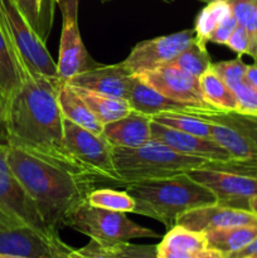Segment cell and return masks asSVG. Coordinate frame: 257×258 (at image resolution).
<instances>
[{"label": "cell", "instance_id": "obj_1", "mask_svg": "<svg viewBox=\"0 0 257 258\" xmlns=\"http://www.w3.org/2000/svg\"><path fill=\"white\" fill-rule=\"evenodd\" d=\"M60 81L25 75L5 102L3 127L7 144L76 175L91 178L66 149L65 117L58 103Z\"/></svg>", "mask_w": 257, "mask_h": 258}, {"label": "cell", "instance_id": "obj_2", "mask_svg": "<svg viewBox=\"0 0 257 258\" xmlns=\"http://www.w3.org/2000/svg\"><path fill=\"white\" fill-rule=\"evenodd\" d=\"M7 160L13 174L35 203L43 221L57 233L67 214L87 201L88 193L93 189L91 179L9 145Z\"/></svg>", "mask_w": 257, "mask_h": 258}, {"label": "cell", "instance_id": "obj_3", "mask_svg": "<svg viewBox=\"0 0 257 258\" xmlns=\"http://www.w3.org/2000/svg\"><path fill=\"white\" fill-rule=\"evenodd\" d=\"M126 191L135 201L134 213L150 217L166 229L176 226L179 217L186 212L218 203L208 188L188 174L126 184Z\"/></svg>", "mask_w": 257, "mask_h": 258}, {"label": "cell", "instance_id": "obj_4", "mask_svg": "<svg viewBox=\"0 0 257 258\" xmlns=\"http://www.w3.org/2000/svg\"><path fill=\"white\" fill-rule=\"evenodd\" d=\"M112 156L122 184L171 178L207 163L204 159L183 155L154 140L134 149L112 146Z\"/></svg>", "mask_w": 257, "mask_h": 258}, {"label": "cell", "instance_id": "obj_5", "mask_svg": "<svg viewBox=\"0 0 257 258\" xmlns=\"http://www.w3.org/2000/svg\"><path fill=\"white\" fill-rule=\"evenodd\" d=\"M0 24L25 75L58 80L57 63L45 47L44 39L35 32L13 0H0Z\"/></svg>", "mask_w": 257, "mask_h": 258}, {"label": "cell", "instance_id": "obj_6", "mask_svg": "<svg viewBox=\"0 0 257 258\" xmlns=\"http://www.w3.org/2000/svg\"><path fill=\"white\" fill-rule=\"evenodd\" d=\"M63 226L103 243L128 242L134 238H158L153 229L139 226L126 213L97 208L85 201L67 214Z\"/></svg>", "mask_w": 257, "mask_h": 258}, {"label": "cell", "instance_id": "obj_7", "mask_svg": "<svg viewBox=\"0 0 257 258\" xmlns=\"http://www.w3.org/2000/svg\"><path fill=\"white\" fill-rule=\"evenodd\" d=\"M194 116L212 126V138L233 161L257 164V116L199 108Z\"/></svg>", "mask_w": 257, "mask_h": 258}, {"label": "cell", "instance_id": "obj_8", "mask_svg": "<svg viewBox=\"0 0 257 258\" xmlns=\"http://www.w3.org/2000/svg\"><path fill=\"white\" fill-rule=\"evenodd\" d=\"M63 127L66 149L91 178L122 184L113 164L112 145L102 135L91 133L67 118L63 121Z\"/></svg>", "mask_w": 257, "mask_h": 258}, {"label": "cell", "instance_id": "obj_9", "mask_svg": "<svg viewBox=\"0 0 257 258\" xmlns=\"http://www.w3.org/2000/svg\"><path fill=\"white\" fill-rule=\"evenodd\" d=\"M8 145L0 144V207L24 226L35 229L49 238H60L43 221L37 206L27 193L17 176L13 174L7 160Z\"/></svg>", "mask_w": 257, "mask_h": 258}, {"label": "cell", "instance_id": "obj_10", "mask_svg": "<svg viewBox=\"0 0 257 258\" xmlns=\"http://www.w3.org/2000/svg\"><path fill=\"white\" fill-rule=\"evenodd\" d=\"M58 5L62 12L63 23L57 71L60 82H68L75 76L100 64L91 58L81 38L78 0H60Z\"/></svg>", "mask_w": 257, "mask_h": 258}, {"label": "cell", "instance_id": "obj_11", "mask_svg": "<svg viewBox=\"0 0 257 258\" xmlns=\"http://www.w3.org/2000/svg\"><path fill=\"white\" fill-rule=\"evenodd\" d=\"M186 174L208 188L217 197V204L221 206L249 211V201L257 196V176L204 166L193 169Z\"/></svg>", "mask_w": 257, "mask_h": 258}, {"label": "cell", "instance_id": "obj_12", "mask_svg": "<svg viewBox=\"0 0 257 258\" xmlns=\"http://www.w3.org/2000/svg\"><path fill=\"white\" fill-rule=\"evenodd\" d=\"M194 39L196 30L185 29L173 34L143 40L133 48L122 63L134 76L139 75L173 60L188 48Z\"/></svg>", "mask_w": 257, "mask_h": 258}, {"label": "cell", "instance_id": "obj_13", "mask_svg": "<svg viewBox=\"0 0 257 258\" xmlns=\"http://www.w3.org/2000/svg\"><path fill=\"white\" fill-rule=\"evenodd\" d=\"M135 76H138L146 85L153 87L166 98H170L175 102L198 106V107L214 108L204 100L199 78L174 66L163 64Z\"/></svg>", "mask_w": 257, "mask_h": 258}, {"label": "cell", "instance_id": "obj_14", "mask_svg": "<svg viewBox=\"0 0 257 258\" xmlns=\"http://www.w3.org/2000/svg\"><path fill=\"white\" fill-rule=\"evenodd\" d=\"M71 249L60 238L45 237L28 226L0 228V254L30 258H66Z\"/></svg>", "mask_w": 257, "mask_h": 258}, {"label": "cell", "instance_id": "obj_15", "mask_svg": "<svg viewBox=\"0 0 257 258\" xmlns=\"http://www.w3.org/2000/svg\"><path fill=\"white\" fill-rule=\"evenodd\" d=\"M151 140L158 141L179 154L201 158L213 163H231L232 156L213 139H204L166 127L151 120Z\"/></svg>", "mask_w": 257, "mask_h": 258}, {"label": "cell", "instance_id": "obj_16", "mask_svg": "<svg viewBox=\"0 0 257 258\" xmlns=\"http://www.w3.org/2000/svg\"><path fill=\"white\" fill-rule=\"evenodd\" d=\"M176 224L190 231L207 233L214 229L257 224V216L247 209L213 204L186 212L179 217Z\"/></svg>", "mask_w": 257, "mask_h": 258}, {"label": "cell", "instance_id": "obj_17", "mask_svg": "<svg viewBox=\"0 0 257 258\" xmlns=\"http://www.w3.org/2000/svg\"><path fill=\"white\" fill-rule=\"evenodd\" d=\"M133 81L134 75L121 62L111 66L100 64L75 76L67 83L127 101Z\"/></svg>", "mask_w": 257, "mask_h": 258}, {"label": "cell", "instance_id": "obj_18", "mask_svg": "<svg viewBox=\"0 0 257 258\" xmlns=\"http://www.w3.org/2000/svg\"><path fill=\"white\" fill-rule=\"evenodd\" d=\"M151 116L131 110L123 117L103 125L102 136L112 146L139 148L151 140Z\"/></svg>", "mask_w": 257, "mask_h": 258}, {"label": "cell", "instance_id": "obj_19", "mask_svg": "<svg viewBox=\"0 0 257 258\" xmlns=\"http://www.w3.org/2000/svg\"><path fill=\"white\" fill-rule=\"evenodd\" d=\"M127 102L131 110L148 116H155L160 112H180L186 113V115H194L199 108H206L175 102L170 98H166L153 87L146 85L138 76H134Z\"/></svg>", "mask_w": 257, "mask_h": 258}, {"label": "cell", "instance_id": "obj_20", "mask_svg": "<svg viewBox=\"0 0 257 258\" xmlns=\"http://www.w3.org/2000/svg\"><path fill=\"white\" fill-rule=\"evenodd\" d=\"M58 103L63 117L91 133L102 135L103 123L96 117L72 85L67 82L60 83L58 90Z\"/></svg>", "mask_w": 257, "mask_h": 258}, {"label": "cell", "instance_id": "obj_21", "mask_svg": "<svg viewBox=\"0 0 257 258\" xmlns=\"http://www.w3.org/2000/svg\"><path fill=\"white\" fill-rule=\"evenodd\" d=\"M23 78L24 72L4 28L0 24V95L5 102L19 88Z\"/></svg>", "mask_w": 257, "mask_h": 258}, {"label": "cell", "instance_id": "obj_22", "mask_svg": "<svg viewBox=\"0 0 257 258\" xmlns=\"http://www.w3.org/2000/svg\"><path fill=\"white\" fill-rule=\"evenodd\" d=\"M204 234L208 248L216 249L228 256L243 249L257 238V224L214 229Z\"/></svg>", "mask_w": 257, "mask_h": 258}, {"label": "cell", "instance_id": "obj_23", "mask_svg": "<svg viewBox=\"0 0 257 258\" xmlns=\"http://www.w3.org/2000/svg\"><path fill=\"white\" fill-rule=\"evenodd\" d=\"M75 88L78 92V95L87 103L90 110L95 113L96 117L103 125L123 117V116H126L131 111V107L127 101L122 100V98L103 95V93L96 92V91L92 90H87V88Z\"/></svg>", "mask_w": 257, "mask_h": 258}, {"label": "cell", "instance_id": "obj_24", "mask_svg": "<svg viewBox=\"0 0 257 258\" xmlns=\"http://www.w3.org/2000/svg\"><path fill=\"white\" fill-rule=\"evenodd\" d=\"M199 83L204 100L209 106L226 112H236L238 110V102L233 91L212 68L199 77Z\"/></svg>", "mask_w": 257, "mask_h": 258}, {"label": "cell", "instance_id": "obj_25", "mask_svg": "<svg viewBox=\"0 0 257 258\" xmlns=\"http://www.w3.org/2000/svg\"><path fill=\"white\" fill-rule=\"evenodd\" d=\"M166 64L174 66L197 78L202 77L212 66L211 55L207 50V43L196 38L188 48Z\"/></svg>", "mask_w": 257, "mask_h": 258}, {"label": "cell", "instance_id": "obj_26", "mask_svg": "<svg viewBox=\"0 0 257 258\" xmlns=\"http://www.w3.org/2000/svg\"><path fill=\"white\" fill-rule=\"evenodd\" d=\"M232 15L231 4L226 0H214L208 3L203 9L201 10L196 18L194 23V30H196V38L203 42H208L209 37L213 30L221 24L224 19Z\"/></svg>", "mask_w": 257, "mask_h": 258}, {"label": "cell", "instance_id": "obj_27", "mask_svg": "<svg viewBox=\"0 0 257 258\" xmlns=\"http://www.w3.org/2000/svg\"><path fill=\"white\" fill-rule=\"evenodd\" d=\"M151 120L174 130L183 131L204 139H213L211 123L202 120L198 116L180 112H160L155 116H151Z\"/></svg>", "mask_w": 257, "mask_h": 258}, {"label": "cell", "instance_id": "obj_28", "mask_svg": "<svg viewBox=\"0 0 257 258\" xmlns=\"http://www.w3.org/2000/svg\"><path fill=\"white\" fill-rule=\"evenodd\" d=\"M160 243L169 247V248L194 254H199L202 251L208 248L206 234L201 233V232L190 231V229L179 226V224L168 229Z\"/></svg>", "mask_w": 257, "mask_h": 258}, {"label": "cell", "instance_id": "obj_29", "mask_svg": "<svg viewBox=\"0 0 257 258\" xmlns=\"http://www.w3.org/2000/svg\"><path fill=\"white\" fill-rule=\"evenodd\" d=\"M87 202L97 208L108 209L122 213H134L135 201L127 191L113 190V189H95L88 193Z\"/></svg>", "mask_w": 257, "mask_h": 258}, {"label": "cell", "instance_id": "obj_30", "mask_svg": "<svg viewBox=\"0 0 257 258\" xmlns=\"http://www.w3.org/2000/svg\"><path fill=\"white\" fill-rule=\"evenodd\" d=\"M232 14L241 27L246 28L252 43V57L257 58V0H231Z\"/></svg>", "mask_w": 257, "mask_h": 258}, {"label": "cell", "instance_id": "obj_31", "mask_svg": "<svg viewBox=\"0 0 257 258\" xmlns=\"http://www.w3.org/2000/svg\"><path fill=\"white\" fill-rule=\"evenodd\" d=\"M212 70L226 82L229 88L236 86L237 83L244 81L247 64L243 63L241 57H237L232 60H224V62L212 63Z\"/></svg>", "mask_w": 257, "mask_h": 258}, {"label": "cell", "instance_id": "obj_32", "mask_svg": "<svg viewBox=\"0 0 257 258\" xmlns=\"http://www.w3.org/2000/svg\"><path fill=\"white\" fill-rule=\"evenodd\" d=\"M66 258H120L116 243H103V242L91 239L82 248H72Z\"/></svg>", "mask_w": 257, "mask_h": 258}, {"label": "cell", "instance_id": "obj_33", "mask_svg": "<svg viewBox=\"0 0 257 258\" xmlns=\"http://www.w3.org/2000/svg\"><path fill=\"white\" fill-rule=\"evenodd\" d=\"M231 90L233 91L238 102V110L236 112L257 116V90L251 87L246 81L237 83Z\"/></svg>", "mask_w": 257, "mask_h": 258}, {"label": "cell", "instance_id": "obj_34", "mask_svg": "<svg viewBox=\"0 0 257 258\" xmlns=\"http://www.w3.org/2000/svg\"><path fill=\"white\" fill-rule=\"evenodd\" d=\"M23 17L28 20L33 29L43 38L42 28V7L38 0H13ZM44 39V38H43Z\"/></svg>", "mask_w": 257, "mask_h": 258}, {"label": "cell", "instance_id": "obj_35", "mask_svg": "<svg viewBox=\"0 0 257 258\" xmlns=\"http://www.w3.org/2000/svg\"><path fill=\"white\" fill-rule=\"evenodd\" d=\"M120 258H158L156 246L153 244H134L130 242L116 243Z\"/></svg>", "mask_w": 257, "mask_h": 258}, {"label": "cell", "instance_id": "obj_36", "mask_svg": "<svg viewBox=\"0 0 257 258\" xmlns=\"http://www.w3.org/2000/svg\"><path fill=\"white\" fill-rule=\"evenodd\" d=\"M226 45L231 48L233 52H236L238 57H242V54H249L252 57L251 38H249L246 28L241 27V25H237Z\"/></svg>", "mask_w": 257, "mask_h": 258}, {"label": "cell", "instance_id": "obj_37", "mask_svg": "<svg viewBox=\"0 0 257 258\" xmlns=\"http://www.w3.org/2000/svg\"><path fill=\"white\" fill-rule=\"evenodd\" d=\"M237 25H238V23H237L236 18L232 14L231 17L224 19L221 24H218V27L213 30V33H212L211 37H209V42L226 45L229 37H231L232 33H233V30L237 28Z\"/></svg>", "mask_w": 257, "mask_h": 258}, {"label": "cell", "instance_id": "obj_38", "mask_svg": "<svg viewBox=\"0 0 257 258\" xmlns=\"http://www.w3.org/2000/svg\"><path fill=\"white\" fill-rule=\"evenodd\" d=\"M156 253H158V258H197L198 256V254L169 248L161 243L156 244Z\"/></svg>", "mask_w": 257, "mask_h": 258}, {"label": "cell", "instance_id": "obj_39", "mask_svg": "<svg viewBox=\"0 0 257 258\" xmlns=\"http://www.w3.org/2000/svg\"><path fill=\"white\" fill-rule=\"evenodd\" d=\"M20 226H24V224L20 223L18 219H15L14 217L10 216L8 212H5L4 209L0 207V228H12V227Z\"/></svg>", "mask_w": 257, "mask_h": 258}, {"label": "cell", "instance_id": "obj_40", "mask_svg": "<svg viewBox=\"0 0 257 258\" xmlns=\"http://www.w3.org/2000/svg\"><path fill=\"white\" fill-rule=\"evenodd\" d=\"M253 254H257V238L253 239L248 246H246L241 251L228 254V258H247L249 256H253Z\"/></svg>", "mask_w": 257, "mask_h": 258}, {"label": "cell", "instance_id": "obj_41", "mask_svg": "<svg viewBox=\"0 0 257 258\" xmlns=\"http://www.w3.org/2000/svg\"><path fill=\"white\" fill-rule=\"evenodd\" d=\"M244 81L248 83L251 87L257 90V64H247L246 75H244Z\"/></svg>", "mask_w": 257, "mask_h": 258}, {"label": "cell", "instance_id": "obj_42", "mask_svg": "<svg viewBox=\"0 0 257 258\" xmlns=\"http://www.w3.org/2000/svg\"><path fill=\"white\" fill-rule=\"evenodd\" d=\"M197 258H228V256L222 252L216 251V249H212V248H207L204 251H202L201 253L197 256Z\"/></svg>", "mask_w": 257, "mask_h": 258}, {"label": "cell", "instance_id": "obj_43", "mask_svg": "<svg viewBox=\"0 0 257 258\" xmlns=\"http://www.w3.org/2000/svg\"><path fill=\"white\" fill-rule=\"evenodd\" d=\"M248 208H249V211L252 212V213H254L257 216V196L253 197V198L249 201Z\"/></svg>", "mask_w": 257, "mask_h": 258}, {"label": "cell", "instance_id": "obj_44", "mask_svg": "<svg viewBox=\"0 0 257 258\" xmlns=\"http://www.w3.org/2000/svg\"><path fill=\"white\" fill-rule=\"evenodd\" d=\"M4 107H5V101L3 100L2 95H0V126H3V117H4Z\"/></svg>", "mask_w": 257, "mask_h": 258}, {"label": "cell", "instance_id": "obj_45", "mask_svg": "<svg viewBox=\"0 0 257 258\" xmlns=\"http://www.w3.org/2000/svg\"><path fill=\"white\" fill-rule=\"evenodd\" d=\"M0 258H30V257H23V256H12V254H0Z\"/></svg>", "mask_w": 257, "mask_h": 258}, {"label": "cell", "instance_id": "obj_46", "mask_svg": "<svg viewBox=\"0 0 257 258\" xmlns=\"http://www.w3.org/2000/svg\"><path fill=\"white\" fill-rule=\"evenodd\" d=\"M101 3H107V2H111V0H100ZM161 2L164 3H168V4H170V3H174V0H161Z\"/></svg>", "mask_w": 257, "mask_h": 258}, {"label": "cell", "instance_id": "obj_47", "mask_svg": "<svg viewBox=\"0 0 257 258\" xmlns=\"http://www.w3.org/2000/svg\"><path fill=\"white\" fill-rule=\"evenodd\" d=\"M38 2H39V5H40V7H43V2H44V0H38ZM52 2H54L55 4H59L60 0H52Z\"/></svg>", "mask_w": 257, "mask_h": 258}, {"label": "cell", "instance_id": "obj_48", "mask_svg": "<svg viewBox=\"0 0 257 258\" xmlns=\"http://www.w3.org/2000/svg\"><path fill=\"white\" fill-rule=\"evenodd\" d=\"M201 2H203V3H207V4H208V3H211V2H214V0H201ZM226 2H231V0H226Z\"/></svg>", "mask_w": 257, "mask_h": 258}, {"label": "cell", "instance_id": "obj_49", "mask_svg": "<svg viewBox=\"0 0 257 258\" xmlns=\"http://www.w3.org/2000/svg\"><path fill=\"white\" fill-rule=\"evenodd\" d=\"M247 258H257V254H253V256H249V257H247Z\"/></svg>", "mask_w": 257, "mask_h": 258}, {"label": "cell", "instance_id": "obj_50", "mask_svg": "<svg viewBox=\"0 0 257 258\" xmlns=\"http://www.w3.org/2000/svg\"><path fill=\"white\" fill-rule=\"evenodd\" d=\"M254 63H256V64H257V58H254Z\"/></svg>", "mask_w": 257, "mask_h": 258}]
</instances>
